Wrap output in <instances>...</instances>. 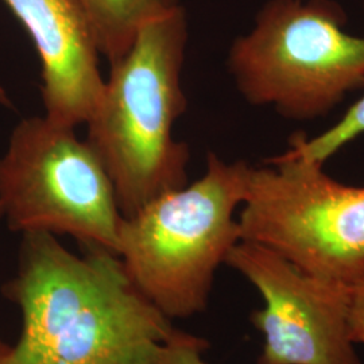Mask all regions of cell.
<instances>
[{
    "label": "cell",
    "mask_w": 364,
    "mask_h": 364,
    "mask_svg": "<svg viewBox=\"0 0 364 364\" xmlns=\"http://www.w3.org/2000/svg\"><path fill=\"white\" fill-rule=\"evenodd\" d=\"M250 165L209 153L205 173L123 218L117 257L132 284L168 318L208 306L213 281L242 240L235 212L246 196Z\"/></svg>",
    "instance_id": "obj_3"
},
{
    "label": "cell",
    "mask_w": 364,
    "mask_h": 364,
    "mask_svg": "<svg viewBox=\"0 0 364 364\" xmlns=\"http://www.w3.org/2000/svg\"><path fill=\"white\" fill-rule=\"evenodd\" d=\"M91 23L100 55L117 63L131 48L138 33L171 10L181 0H80Z\"/></svg>",
    "instance_id": "obj_9"
},
{
    "label": "cell",
    "mask_w": 364,
    "mask_h": 364,
    "mask_svg": "<svg viewBox=\"0 0 364 364\" xmlns=\"http://www.w3.org/2000/svg\"><path fill=\"white\" fill-rule=\"evenodd\" d=\"M77 255L48 232L22 234L18 270L3 293L22 333L0 364H156L177 331L132 284L115 252Z\"/></svg>",
    "instance_id": "obj_1"
},
{
    "label": "cell",
    "mask_w": 364,
    "mask_h": 364,
    "mask_svg": "<svg viewBox=\"0 0 364 364\" xmlns=\"http://www.w3.org/2000/svg\"><path fill=\"white\" fill-rule=\"evenodd\" d=\"M240 239L270 248L304 273L347 287L364 284V186L324 165L281 156L250 166L237 218Z\"/></svg>",
    "instance_id": "obj_5"
},
{
    "label": "cell",
    "mask_w": 364,
    "mask_h": 364,
    "mask_svg": "<svg viewBox=\"0 0 364 364\" xmlns=\"http://www.w3.org/2000/svg\"><path fill=\"white\" fill-rule=\"evenodd\" d=\"M225 264L258 289L250 316L263 336L258 364H363L350 336L351 287L304 273L273 250L240 240Z\"/></svg>",
    "instance_id": "obj_7"
},
{
    "label": "cell",
    "mask_w": 364,
    "mask_h": 364,
    "mask_svg": "<svg viewBox=\"0 0 364 364\" xmlns=\"http://www.w3.org/2000/svg\"><path fill=\"white\" fill-rule=\"evenodd\" d=\"M0 208L16 232L66 235L117 254L123 215L107 170L76 127L46 115L11 132L0 156Z\"/></svg>",
    "instance_id": "obj_6"
},
{
    "label": "cell",
    "mask_w": 364,
    "mask_h": 364,
    "mask_svg": "<svg viewBox=\"0 0 364 364\" xmlns=\"http://www.w3.org/2000/svg\"><path fill=\"white\" fill-rule=\"evenodd\" d=\"M33 41L41 61L45 115L84 124L103 90L100 52L80 0H3Z\"/></svg>",
    "instance_id": "obj_8"
},
{
    "label": "cell",
    "mask_w": 364,
    "mask_h": 364,
    "mask_svg": "<svg viewBox=\"0 0 364 364\" xmlns=\"http://www.w3.org/2000/svg\"><path fill=\"white\" fill-rule=\"evenodd\" d=\"M11 350V346L6 344L1 338H0V363L4 360V358L9 355V352Z\"/></svg>",
    "instance_id": "obj_13"
},
{
    "label": "cell",
    "mask_w": 364,
    "mask_h": 364,
    "mask_svg": "<svg viewBox=\"0 0 364 364\" xmlns=\"http://www.w3.org/2000/svg\"><path fill=\"white\" fill-rule=\"evenodd\" d=\"M0 103L1 105H10V99L7 96V92L0 87Z\"/></svg>",
    "instance_id": "obj_14"
},
{
    "label": "cell",
    "mask_w": 364,
    "mask_h": 364,
    "mask_svg": "<svg viewBox=\"0 0 364 364\" xmlns=\"http://www.w3.org/2000/svg\"><path fill=\"white\" fill-rule=\"evenodd\" d=\"M205 338H197L191 333L176 331L158 352L156 364H207L203 353L208 350Z\"/></svg>",
    "instance_id": "obj_11"
},
{
    "label": "cell",
    "mask_w": 364,
    "mask_h": 364,
    "mask_svg": "<svg viewBox=\"0 0 364 364\" xmlns=\"http://www.w3.org/2000/svg\"><path fill=\"white\" fill-rule=\"evenodd\" d=\"M189 38L180 6L147 23L111 64L84 123L87 144L103 164L123 218L188 183V144L173 127L185 112L182 66Z\"/></svg>",
    "instance_id": "obj_2"
},
{
    "label": "cell",
    "mask_w": 364,
    "mask_h": 364,
    "mask_svg": "<svg viewBox=\"0 0 364 364\" xmlns=\"http://www.w3.org/2000/svg\"><path fill=\"white\" fill-rule=\"evenodd\" d=\"M364 134V93L346 111L332 127L308 138L304 132L296 134L282 156L326 164L338 150Z\"/></svg>",
    "instance_id": "obj_10"
},
{
    "label": "cell",
    "mask_w": 364,
    "mask_h": 364,
    "mask_svg": "<svg viewBox=\"0 0 364 364\" xmlns=\"http://www.w3.org/2000/svg\"><path fill=\"white\" fill-rule=\"evenodd\" d=\"M1 218H3V215H1V208H0V219H1Z\"/></svg>",
    "instance_id": "obj_15"
},
{
    "label": "cell",
    "mask_w": 364,
    "mask_h": 364,
    "mask_svg": "<svg viewBox=\"0 0 364 364\" xmlns=\"http://www.w3.org/2000/svg\"><path fill=\"white\" fill-rule=\"evenodd\" d=\"M346 23L335 0H269L230 48L237 91L287 119L326 117L364 88V37L348 34Z\"/></svg>",
    "instance_id": "obj_4"
},
{
    "label": "cell",
    "mask_w": 364,
    "mask_h": 364,
    "mask_svg": "<svg viewBox=\"0 0 364 364\" xmlns=\"http://www.w3.org/2000/svg\"><path fill=\"white\" fill-rule=\"evenodd\" d=\"M348 328L352 341L364 344V284L351 287Z\"/></svg>",
    "instance_id": "obj_12"
}]
</instances>
